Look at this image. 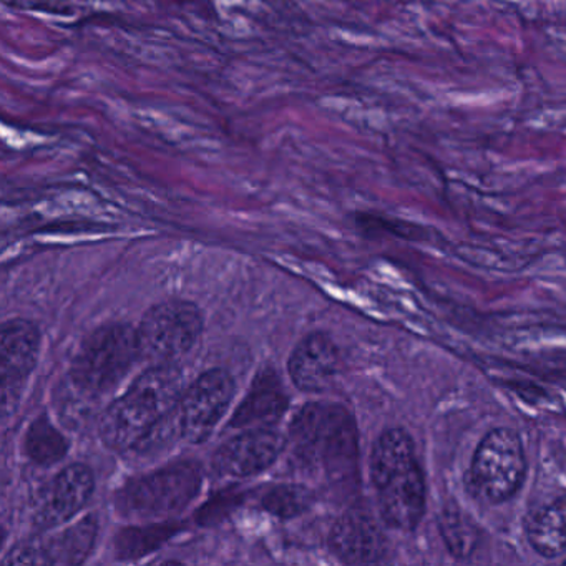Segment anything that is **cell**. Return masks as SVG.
Instances as JSON below:
<instances>
[{
    "label": "cell",
    "instance_id": "13",
    "mask_svg": "<svg viewBox=\"0 0 566 566\" xmlns=\"http://www.w3.org/2000/svg\"><path fill=\"white\" fill-rule=\"evenodd\" d=\"M41 349V334L34 324L25 319H12L2 327L0 354H2V380L4 399L18 390L19 384L32 373Z\"/></svg>",
    "mask_w": 566,
    "mask_h": 566
},
{
    "label": "cell",
    "instance_id": "11",
    "mask_svg": "<svg viewBox=\"0 0 566 566\" xmlns=\"http://www.w3.org/2000/svg\"><path fill=\"white\" fill-rule=\"evenodd\" d=\"M331 548L340 562L370 565L386 558L387 542L376 518L366 512H347L334 523Z\"/></svg>",
    "mask_w": 566,
    "mask_h": 566
},
{
    "label": "cell",
    "instance_id": "8",
    "mask_svg": "<svg viewBox=\"0 0 566 566\" xmlns=\"http://www.w3.org/2000/svg\"><path fill=\"white\" fill-rule=\"evenodd\" d=\"M233 396V377L227 370L201 374L184 390L175 409L178 432L187 442H203L223 419Z\"/></svg>",
    "mask_w": 566,
    "mask_h": 566
},
{
    "label": "cell",
    "instance_id": "10",
    "mask_svg": "<svg viewBox=\"0 0 566 566\" xmlns=\"http://www.w3.org/2000/svg\"><path fill=\"white\" fill-rule=\"evenodd\" d=\"M94 473L75 463L59 472L39 492L34 503V520L41 528H54L74 518L94 493Z\"/></svg>",
    "mask_w": 566,
    "mask_h": 566
},
{
    "label": "cell",
    "instance_id": "19",
    "mask_svg": "<svg viewBox=\"0 0 566 566\" xmlns=\"http://www.w3.org/2000/svg\"><path fill=\"white\" fill-rule=\"evenodd\" d=\"M261 503L268 512L280 518H293L310 509L313 493L306 486L276 485L264 493Z\"/></svg>",
    "mask_w": 566,
    "mask_h": 566
},
{
    "label": "cell",
    "instance_id": "6",
    "mask_svg": "<svg viewBox=\"0 0 566 566\" xmlns=\"http://www.w3.org/2000/svg\"><path fill=\"white\" fill-rule=\"evenodd\" d=\"M137 360V329L128 324H108L82 344L72 363V380L82 392L98 396L114 389Z\"/></svg>",
    "mask_w": 566,
    "mask_h": 566
},
{
    "label": "cell",
    "instance_id": "7",
    "mask_svg": "<svg viewBox=\"0 0 566 566\" xmlns=\"http://www.w3.org/2000/svg\"><path fill=\"white\" fill-rule=\"evenodd\" d=\"M203 333V316L187 301H167L151 307L137 329L140 360L150 366L174 364Z\"/></svg>",
    "mask_w": 566,
    "mask_h": 566
},
{
    "label": "cell",
    "instance_id": "9",
    "mask_svg": "<svg viewBox=\"0 0 566 566\" xmlns=\"http://www.w3.org/2000/svg\"><path fill=\"white\" fill-rule=\"evenodd\" d=\"M286 447V439L271 427H254L233 437L213 457L214 472L224 479H247L270 469Z\"/></svg>",
    "mask_w": 566,
    "mask_h": 566
},
{
    "label": "cell",
    "instance_id": "18",
    "mask_svg": "<svg viewBox=\"0 0 566 566\" xmlns=\"http://www.w3.org/2000/svg\"><path fill=\"white\" fill-rule=\"evenodd\" d=\"M69 452V442L64 433L59 432L48 417H39L28 436H25V453L39 465H54L61 462Z\"/></svg>",
    "mask_w": 566,
    "mask_h": 566
},
{
    "label": "cell",
    "instance_id": "17",
    "mask_svg": "<svg viewBox=\"0 0 566 566\" xmlns=\"http://www.w3.org/2000/svg\"><path fill=\"white\" fill-rule=\"evenodd\" d=\"M439 530L450 555L467 558L473 555L480 543V530L460 506H443L440 513Z\"/></svg>",
    "mask_w": 566,
    "mask_h": 566
},
{
    "label": "cell",
    "instance_id": "20",
    "mask_svg": "<svg viewBox=\"0 0 566 566\" xmlns=\"http://www.w3.org/2000/svg\"><path fill=\"white\" fill-rule=\"evenodd\" d=\"M565 565H566V559H565Z\"/></svg>",
    "mask_w": 566,
    "mask_h": 566
},
{
    "label": "cell",
    "instance_id": "5",
    "mask_svg": "<svg viewBox=\"0 0 566 566\" xmlns=\"http://www.w3.org/2000/svg\"><path fill=\"white\" fill-rule=\"evenodd\" d=\"M201 489L195 463H175L132 480L117 493L118 513L132 520H158L184 512Z\"/></svg>",
    "mask_w": 566,
    "mask_h": 566
},
{
    "label": "cell",
    "instance_id": "2",
    "mask_svg": "<svg viewBox=\"0 0 566 566\" xmlns=\"http://www.w3.org/2000/svg\"><path fill=\"white\" fill-rule=\"evenodd\" d=\"M184 390V379L174 364L145 370L102 417L105 446L125 452L147 442L158 426L174 416Z\"/></svg>",
    "mask_w": 566,
    "mask_h": 566
},
{
    "label": "cell",
    "instance_id": "3",
    "mask_svg": "<svg viewBox=\"0 0 566 566\" xmlns=\"http://www.w3.org/2000/svg\"><path fill=\"white\" fill-rule=\"evenodd\" d=\"M296 452L306 462H319L331 475L347 473L356 463V427L349 413L333 403H306L290 427Z\"/></svg>",
    "mask_w": 566,
    "mask_h": 566
},
{
    "label": "cell",
    "instance_id": "15",
    "mask_svg": "<svg viewBox=\"0 0 566 566\" xmlns=\"http://www.w3.org/2000/svg\"><path fill=\"white\" fill-rule=\"evenodd\" d=\"M525 536L533 552L542 558H558L566 552V492L528 513Z\"/></svg>",
    "mask_w": 566,
    "mask_h": 566
},
{
    "label": "cell",
    "instance_id": "4",
    "mask_svg": "<svg viewBox=\"0 0 566 566\" xmlns=\"http://www.w3.org/2000/svg\"><path fill=\"white\" fill-rule=\"evenodd\" d=\"M526 475V455L515 430H490L473 452L467 486L483 503L499 505L512 499Z\"/></svg>",
    "mask_w": 566,
    "mask_h": 566
},
{
    "label": "cell",
    "instance_id": "14",
    "mask_svg": "<svg viewBox=\"0 0 566 566\" xmlns=\"http://www.w3.org/2000/svg\"><path fill=\"white\" fill-rule=\"evenodd\" d=\"M287 394L283 382L273 370H263L251 384L247 397L234 412L231 427L234 429H254L268 427L286 412Z\"/></svg>",
    "mask_w": 566,
    "mask_h": 566
},
{
    "label": "cell",
    "instance_id": "16",
    "mask_svg": "<svg viewBox=\"0 0 566 566\" xmlns=\"http://www.w3.org/2000/svg\"><path fill=\"white\" fill-rule=\"evenodd\" d=\"M97 532V520L94 516H85L81 522L55 533L42 545H32L35 565H78V563H84L94 549Z\"/></svg>",
    "mask_w": 566,
    "mask_h": 566
},
{
    "label": "cell",
    "instance_id": "12",
    "mask_svg": "<svg viewBox=\"0 0 566 566\" xmlns=\"http://www.w3.org/2000/svg\"><path fill=\"white\" fill-rule=\"evenodd\" d=\"M287 367L297 389L323 392L333 386L339 373V350L326 334H311L297 344Z\"/></svg>",
    "mask_w": 566,
    "mask_h": 566
},
{
    "label": "cell",
    "instance_id": "1",
    "mask_svg": "<svg viewBox=\"0 0 566 566\" xmlns=\"http://www.w3.org/2000/svg\"><path fill=\"white\" fill-rule=\"evenodd\" d=\"M370 479L382 522L412 532L426 513L427 489L416 442L406 429L380 433L370 453Z\"/></svg>",
    "mask_w": 566,
    "mask_h": 566
}]
</instances>
